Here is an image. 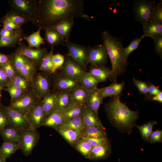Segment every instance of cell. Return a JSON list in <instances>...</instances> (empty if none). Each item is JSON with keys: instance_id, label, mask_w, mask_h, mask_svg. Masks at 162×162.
Listing matches in <instances>:
<instances>
[{"instance_id": "26", "label": "cell", "mask_w": 162, "mask_h": 162, "mask_svg": "<svg viewBox=\"0 0 162 162\" xmlns=\"http://www.w3.org/2000/svg\"><path fill=\"white\" fill-rule=\"evenodd\" d=\"M56 130L72 146H74L81 139L80 131L62 127H60Z\"/></svg>"}, {"instance_id": "43", "label": "cell", "mask_w": 162, "mask_h": 162, "mask_svg": "<svg viewBox=\"0 0 162 162\" xmlns=\"http://www.w3.org/2000/svg\"><path fill=\"white\" fill-rule=\"evenodd\" d=\"M81 154L89 158L93 146L89 143L81 138L74 146Z\"/></svg>"}, {"instance_id": "31", "label": "cell", "mask_w": 162, "mask_h": 162, "mask_svg": "<svg viewBox=\"0 0 162 162\" xmlns=\"http://www.w3.org/2000/svg\"><path fill=\"white\" fill-rule=\"evenodd\" d=\"M80 86L90 91L97 89L99 82L89 72H86L78 81Z\"/></svg>"}, {"instance_id": "19", "label": "cell", "mask_w": 162, "mask_h": 162, "mask_svg": "<svg viewBox=\"0 0 162 162\" xmlns=\"http://www.w3.org/2000/svg\"><path fill=\"white\" fill-rule=\"evenodd\" d=\"M82 116L85 127L105 128L99 117L96 116L85 104L83 106Z\"/></svg>"}, {"instance_id": "58", "label": "cell", "mask_w": 162, "mask_h": 162, "mask_svg": "<svg viewBox=\"0 0 162 162\" xmlns=\"http://www.w3.org/2000/svg\"><path fill=\"white\" fill-rule=\"evenodd\" d=\"M10 61L9 55L0 52V66Z\"/></svg>"}, {"instance_id": "40", "label": "cell", "mask_w": 162, "mask_h": 162, "mask_svg": "<svg viewBox=\"0 0 162 162\" xmlns=\"http://www.w3.org/2000/svg\"><path fill=\"white\" fill-rule=\"evenodd\" d=\"M9 83L27 92L30 88V82L25 77L17 73L13 80L10 82Z\"/></svg>"}, {"instance_id": "16", "label": "cell", "mask_w": 162, "mask_h": 162, "mask_svg": "<svg viewBox=\"0 0 162 162\" xmlns=\"http://www.w3.org/2000/svg\"><path fill=\"white\" fill-rule=\"evenodd\" d=\"M74 24V19H67L58 22L52 28L59 34L66 43L69 40L70 35Z\"/></svg>"}, {"instance_id": "55", "label": "cell", "mask_w": 162, "mask_h": 162, "mask_svg": "<svg viewBox=\"0 0 162 162\" xmlns=\"http://www.w3.org/2000/svg\"><path fill=\"white\" fill-rule=\"evenodd\" d=\"M23 33L21 29L20 30H10L3 28L0 30V38L15 35Z\"/></svg>"}, {"instance_id": "2", "label": "cell", "mask_w": 162, "mask_h": 162, "mask_svg": "<svg viewBox=\"0 0 162 162\" xmlns=\"http://www.w3.org/2000/svg\"><path fill=\"white\" fill-rule=\"evenodd\" d=\"M121 95L120 94L111 97L104 105L105 110L109 120L113 127L122 133L130 134L136 124L139 112L131 110L125 103H122L120 100Z\"/></svg>"}, {"instance_id": "38", "label": "cell", "mask_w": 162, "mask_h": 162, "mask_svg": "<svg viewBox=\"0 0 162 162\" xmlns=\"http://www.w3.org/2000/svg\"><path fill=\"white\" fill-rule=\"evenodd\" d=\"M25 36L23 33L15 35L2 37L0 38V48L14 47L19 44L23 40Z\"/></svg>"}, {"instance_id": "9", "label": "cell", "mask_w": 162, "mask_h": 162, "mask_svg": "<svg viewBox=\"0 0 162 162\" xmlns=\"http://www.w3.org/2000/svg\"><path fill=\"white\" fill-rule=\"evenodd\" d=\"M40 100L32 93L30 88L22 97L16 100L10 101L9 106L15 110L26 114Z\"/></svg>"}, {"instance_id": "45", "label": "cell", "mask_w": 162, "mask_h": 162, "mask_svg": "<svg viewBox=\"0 0 162 162\" xmlns=\"http://www.w3.org/2000/svg\"><path fill=\"white\" fill-rule=\"evenodd\" d=\"M145 37V36L142 34L140 37L136 38L132 40L127 47L124 48L123 54L126 59H128L129 55L137 49L141 40Z\"/></svg>"}, {"instance_id": "29", "label": "cell", "mask_w": 162, "mask_h": 162, "mask_svg": "<svg viewBox=\"0 0 162 162\" xmlns=\"http://www.w3.org/2000/svg\"><path fill=\"white\" fill-rule=\"evenodd\" d=\"M81 137L92 138H99L107 137L105 128L95 127H85L80 131Z\"/></svg>"}, {"instance_id": "46", "label": "cell", "mask_w": 162, "mask_h": 162, "mask_svg": "<svg viewBox=\"0 0 162 162\" xmlns=\"http://www.w3.org/2000/svg\"><path fill=\"white\" fill-rule=\"evenodd\" d=\"M133 82L138 89L139 92L142 94L145 95L147 99L148 97V82L140 81L133 78Z\"/></svg>"}, {"instance_id": "59", "label": "cell", "mask_w": 162, "mask_h": 162, "mask_svg": "<svg viewBox=\"0 0 162 162\" xmlns=\"http://www.w3.org/2000/svg\"><path fill=\"white\" fill-rule=\"evenodd\" d=\"M152 100L162 103V92L161 91L158 94L152 98Z\"/></svg>"}, {"instance_id": "52", "label": "cell", "mask_w": 162, "mask_h": 162, "mask_svg": "<svg viewBox=\"0 0 162 162\" xmlns=\"http://www.w3.org/2000/svg\"><path fill=\"white\" fill-rule=\"evenodd\" d=\"M3 27L10 30H14L21 29L20 27L13 21L4 16L2 20Z\"/></svg>"}, {"instance_id": "57", "label": "cell", "mask_w": 162, "mask_h": 162, "mask_svg": "<svg viewBox=\"0 0 162 162\" xmlns=\"http://www.w3.org/2000/svg\"><path fill=\"white\" fill-rule=\"evenodd\" d=\"M10 82L4 71L0 68V86L4 88L8 85Z\"/></svg>"}, {"instance_id": "15", "label": "cell", "mask_w": 162, "mask_h": 162, "mask_svg": "<svg viewBox=\"0 0 162 162\" xmlns=\"http://www.w3.org/2000/svg\"><path fill=\"white\" fill-rule=\"evenodd\" d=\"M59 72L79 81L86 71L85 69L73 62L67 54L64 64Z\"/></svg>"}, {"instance_id": "56", "label": "cell", "mask_w": 162, "mask_h": 162, "mask_svg": "<svg viewBox=\"0 0 162 162\" xmlns=\"http://www.w3.org/2000/svg\"><path fill=\"white\" fill-rule=\"evenodd\" d=\"M148 100H150L152 97L158 94L161 91L158 87L155 86L152 83L148 82Z\"/></svg>"}, {"instance_id": "34", "label": "cell", "mask_w": 162, "mask_h": 162, "mask_svg": "<svg viewBox=\"0 0 162 162\" xmlns=\"http://www.w3.org/2000/svg\"><path fill=\"white\" fill-rule=\"evenodd\" d=\"M40 28H38L37 31L34 32L29 36H25L23 40H25L27 42L28 47L30 48L35 47L36 49H40L41 44L44 43V39L41 36Z\"/></svg>"}, {"instance_id": "3", "label": "cell", "mask_w": 162, "mask_h": 162, "mask_svg": "<svg viewBox=\"0 0 162 162\" xmlns=\"http://www.w3.org/2000/svg\"><path fill=\"white\" fill-rule=\"evenodd\" d=\"M101 37L112 66L109 79L116 82L118 77L125 72L128 64L124 55L122 43L120 38L113 36L106 30L102 32Z\"/></svg>"}, {"instance_id": "14", "label": "cell", "mask_w": 162, "mask_h": 162, "mask_svg": "<svg viewBox=\"0 0 162 162\" xmlns=\"http://www.w3.org/2000/svg\"><path fill=\"white\" fill-rule=\"evenodd\" d=\"M48 52L45 47L39 49L29 48L24 43L21 42L19 44L15 52L27 57L38 66L42 58Z\"/></svg>"}, {"instance_id": "27", "label": "cell", "mask_w": 162, "mask_h": 162, "mask_svg": "<svg viewBox=\"0 0 162 162\" xmlns=\"http://www.w3.org/2000/svg\"><path fill=\"white\" fill-rule=\"evenodd\" d=\"M53 50L54 48H51L50 51L48 52L42 59L38 66L40 72L48 75L55 73L52 63Z\"/></svg>"}, {"instance_id": "32", "label": "cell", "mask_w": 162, "mask_h": 162, "mask_svg": "<svg viewBox=\"0 0 162 162\" xmlns=\"http://www.w3.org/2000/svg\"><path fill=\"white\" fill-rule=\"evenodd\" d=\"M0 134L4 141L18 143L20 137L19 132L10 125H9L0 132Z\"/></svg>"}, {"instance_id": "37", "label": "cell", "mask_w": 162, "mask_h": 162, "mask_svg": "<svg viewBox=\"0 0 162 162\" xmlns=\"http://www.w3.org/2000/svg\"><path fill=\"white\" fill-rule=\"evenodd\" d=\"M83 106L73 103L70 104L62 112L65 121L81 116Z\"/></svg>"}, {"instance_id": "36", "label": "cell", "mask_w": 162, "mask_h": 162, "mask_svg": "<svg viewBox=\"0 0 162 162\" xmlns=\"http://www.w3.org/2000/svg\"><path fill=\"white\" fill-rule=\"evenodd\" d=\"M9 55L10 61L16 73L24 64L32 60L24 55L15 52Z\"/></svg>"}, {"instance_id": "33", "label": "cell", "mask_w": 162, "mask_h": 162, "mask_svg": "<svg viewBox=\"0 0 162 162\" xmlns=\"http://www.w3.org/2000/svg\"><path fill=\"white\" fill-rule=\"evenodd\" d=\"M38 65L31 60L24 64L17 73L28 80L30 82L34 74L37 72Z\"/></svg>"}, {"instance_id": "44", "label": "cell", "mask_w": 162, "mask_h": 162, "mask_svg": "<svg viewBox=\"0 0 162 162\" xmlns=\"http://www.w3.org/2000/svg\"><path fill=\"white\" fill-rule=\"evenodd\" d=\"M3 89L7 91L9 94L10 98V101L17 99L22 97L28 92L18 87L14 86L10 84Z\"/></svg>"}, {"instance_id": "5", "label": "cell", "mask_w": 162, "mask_h": 162, "mask_svg": "<svg viewBox=\"0 0 162 162\" xmlns=\"http://www.w3.org/2000/svg\"><path fill=\"white\" fill-rule=\"evenodd\" d=\"M20 137L18 144L23 154L28 156L38 142L40 138L39 132L35 129H25L19 132Z\"/></svg>"}, {"instance_id": "50", "label": "cell", "mask_w": 162, "mask_h": 162, "mask_svg": "<svg viewBox=\"0 0 162 162\" xmlns=\"http://www.w3.org/2000/svg\"><path fill=\"white\" fill-rule=\"evenodd\" d=\"M5 72L10 82L13 79L16 73L10 61L0 66Z\"/></svg>"}, {"instance_id": "60", "label": "cell", "mask_w": 162, "mask_h": 162, "mask_svg": "<svg viewBox=\"0 0 162 162\" xmlns=\"http://www.w3.org/2000/svg\"><path fill=\"white\" fill-rule=\"evenodd\" d=\"M0 162H6V160H4L0 156Z\"/></svg>"}, {"instance_id": "42", "label": "cell", "mask_w": 162, "mask_h": 162, "mask_svg": "<svg viewBox=\"0 0 162 162\" xmlns=\"http://www.w3.org/2000/svg\"><path fill=\"white\" fill-rule=\"evenodd\" d=\"M157 123L155 121H152L148 122L141 126L136 124V127L139 130L141 134L142 138L147 141L151 133L152 132L154 126Z\"/></svg>"}, {"instance_id": "47", "label": "cell", "mask_w": 162, "mask_h": 162, "mask_svg": "<svg viewBox=\"0 0 162 162\" xmlns=\"http://www.w3.org/2000/svg\"><path fill=\"white\" fill-rule=\"evenodd\" d=\"M150 19L162 24V2L155 4L152 11Z\"/></svg>"}, {"instance_id": "49", "label": "cell", "mask_w": 162, "mask_h": 162, "mask_svg": "<svg viewBox=\"0 0 162 162\" xmlns=\"http://www.w3.org/2000/svg\"><path fill=\"white\" fill-rule=\"evenodd\" d=\"M81 138L89 143L93 147L105 145L110 143L107 137L92 138L81 137Z\"/></svg>"}, {"instance_id": "23", "label": "cell", "mask_w": 162, "mask_h": 162, "mask_svg": "<svg viewBox=\"0 0 162 162\" xmlns=\"http://www.w3.org/2000/svg\"><path fill=\"white\" fill-rule=\"evenodd\" d=\"M92 91L88 90L80 86L71 90L70 98L73 103L83 106Z\"/></svg>"}, {"instance_id": "12", "label": "cell", "mask_w": 162, "mask_h": 162, "mask_svg": "<svg viewBox=\"0 0 162 162\" xmlns=\"http://www.w3.org/2000/svg\"><path fill=\"white\" fill-rule=\"evenodd\" d=\"M108 55L105 46L97 44L93 47H88V60L91 66L104 65L107 61Z\"/></svg>"}, {"instance_id": "61", "label": "cell", "mask_w": 162, "mask_h": 162, "mask_svg": "<svg viewBox=\"0 0 162 162\" xmlns=\"http://www.w3.org/2000/svg\"><path fill=\"white\" fill-rule=\"evenodd\" d=\"M2 96V93H1V91H0V108L1 107V106L0 104V102H1V98Z\"/></svg>"}, {"instance_id": "62", "label": "cell", "mask_w": 162, "mask_h": 162, "mask_svg": "<svg viewBox=\"0 0 162 162\" xmlns=\"http://www.w3.org/2000/svg\"><path fill=\"white\" fill-rule=\"evenodd\" d=\"M4 88L0 86V91H2V90Z\"/></svg>"}, {"instance_id": "54", "label": "cell", "mask_w": 162, "mask_h": 162, "mask_svg": "<svg viewBox=\"0 0 162 162\" xmlns=\"http://www.w3.org/2000/svg\"><path fill=\"white\" fill-rule=\"evenodd\" d=\"M154 43V50L156 53L161 58L162 56V35L152 38Z\"/></svg>"}, {"instance_id": "30", "label": "cell", "mask_w": 162, "mask_h": 162, "mask_svg": "<svg viewBox=\"0 0 162 162\" xmlns=\"http://www.w3.org/2000/svg\"><path fill=\"white\" fill-rule=\"evenodd\" d=\"M111 146L110 143L93 147L89 158L100 159L105 158L110 153Z\"/></svg>"}, {"instance_id": "18", "label": "cell", "mask_w": 162, "mask_h": 162, "mask_svg": "<svg viewBox=\"0 0 162 162\" xmlns=\"http://www.w3.org/2000/svg\"><path fill=\"white\" fill-rule=\"evenodd\" d=\"M125 85L124 81L120 83L113 82L110 85L101 88H97L100 95L104 99L119 94L123 91Z\"/></svg>"}, {"instance_id": "51", "label": "cell", "mask_w": 162, "mask_h": 162, "mask_svg": "<svg viewBox=\"0 0 162 162\" xmlns=\"http://www.w3.org/2000/svg\"><path fill=\"white\" fill-rule=\"evenodd\" d=\"M10 125L9 118L2 107L0 108V132L6 127Z\"/></svg>"}, {"instance_id": "17", "label": "cell", "mask_w": 162, "mask_h": 162, "mask_svg": "<svg viewBox=\"0 0 162 162\" xmlns=\"http://www.w3.org/2000/svg\"><path fill=\"white\" fill-rule=\"evenodd\" d=\"M65 122L62 112L56 110L45 118L42 126L49 127L57 130Z\"/></svg>"}, {"instance_id": "22", "label": "cell", "mask_w": 162, "mask_h": 162, "mask_svg": "<svg viewBox=\"0 0 162 162\" xmlns=\"http://www.w3.org/2000/svg\"><path fill=\"white\" fill-rule=\"evenodd\" d=\"M143 34L146 37H149L152 38L162 35V24L150 19L143 25Z\"/></svg>"}, {"instance_id": "41", "label": "cell", "mask_w": 162, "mask_h": 162, "mask_svg": "<svg viewBox=\"0 0 162 162\" xmlns=\"http://www.w3.org/2000/svg\"><path fill=\"white\" fill-rule=\"evenodd\" d=\"M5 16L20 27L32 20L31 18L17 13L11 10L8 11Z\"/></svg>"}, {"instance_id": "11", "label": "cell", "mask_w": 162, "mask_h": 162, "mask_svg": "<svg viewBox=\"0 0 162 162\" xmlns=\"http://www.w3.org/2000/svg\"><path fill=\"white\" fill-rule=\"evenodd\" d=\"M30 128L36 130L41 126L45 118L40 99L26 113Z\"/></svg>"}, {"instance_id": "10", "label": "cell", "mask_w": 162, "mask_h": 162, "mask_svg": "<svg viewBox=\"0 0 162 162\" xmlns=\"http://www.w3.org/2000/svg\"><path fill=\"white\" fill-rule=\"evenodd\" d=\"M2 107L9 118L10 125L18 132L30 128L26 114L15 110L9 106Z\"/></svg>"}, {"instance_id": "39", "label": "cell", "mask_w": 162, "mask_h": 162, "mask_svg": "<svg viewBox=\"0 0 162 162\" xmlns=\"http://www.w3.org/2000/svg\"><path fill=\"white\" fill-rule=\"evenodd\" d=\"M85 127L82 115L65 122L61 127L80 131Z\"/></svg>"}, {"instance_id": "35", "label": "cell", "mask_w": 162, "mask_h": 162, "mask_svg": "<svg viewBox=\"0 0 162 162\" xmlns=\"http://www.w3.org/2000/svg\"><path fill=\"white\" fill-rule=\"evenodd\" d=\"M19 149L18 143L4 141L0 147V156L6 160Z\"/></svg>"}, {"instance_id": "13", "label": "cell", "mask_w": 162, "mask_h": 162, "mask_svg": "<svg viewBox=\"0 0 162 162\" xmlns=\"http://www.w3.org/2000/svg\"><path fill=\"white\" fill-rule=\"evenodd\" d=\"M9 3L11 10L32 19L35 9L36 0H10Z\"/></svg>"}, {"instance_id": "6", "label": "cell", "mask_w": 162, "mask_h": 162, "mask_svg": "<svg viewBox=\"0 0 162 162\" xmlns=\"http://www.w3.org/2000/svg\"><path fill=\"white\" fill-rule=\"evenodd\" d=\"M65 45L68 56L73 62L85 70L88 64V47L73 43L70 40L66 43Z\"/></svg>"}, {"instance_id": "20", "label": "cell", "mask_w": 162, "mask_h": 162, "mask_svg": "<svg viewBox=\"0 0 162 162\" xmlns=\"http://www.w3.org/2000/svg\"><path fill=\"white\" fill-rule=\"evenodd\" d=\"M97 88L91 92L85 104L96 116L99 117V109L100 105L103 103V98L99 94Z\"/></svg>"}, {"instance_id": "63", "label": "cell", "mask_w": 162, "mask_h": 162, "mask_svg": "<svg viewBox=\"0 0 162 162\" xmlns=\"http://www.w3.org/2000/svg\"></svg>"}, {"instance_id": "28", "label": "cell", "mask_w": 162, "mask_h": 162, "mask_svg": "<svg viewBox=\"0 0 162 162\" xmlns=\"http://www.w3.org/2000/svg\"><path fill=\"white\" fill-rule=\"evenodd\" d=\"M44 31L45 40L51 48L58 45H65V41L52 28H47Z\"/></svg>"}, {"instance_id": "24", "label": "cell", "mask_w": 162, "mask_h": 162, "mask_svg": "<svg viewBox=\"0 0 162 162\" xmlns=\"http://www.w3.org/2000/svg\"><path fill=\"white\" fill-rule=\"evenodd\" d=\"M99 82H105L109 78L111 70L104 65L91 66L88 72Z\"/></svg>"}, {"instance_id": "8", "label": "cell", "mask_w": 162, "mask_h": 162, "mask_svg": "<svg viewBox=\"0 0 162 162\" xmlns=\"http://www.w3.org/2000/svg\"><path fill=\"white\" fill-rule=\"evenodd\" d=\"M52 74L53 76H51V87L53 91H71L80 86L78 81L70 76L56 71Z\"/></svg>"}, {"instance_id": "1", "label": "cell", "mask_w": 162, "mask_h": 162, "mask_svg": "<svg viewBox=\"0 0 162 162\" xmlns=\"http://www.w3.org/2000/svg\"><path fill=\"white\" fill-rule=\"evenodd\" d=\"M35 10L32 17L33 25L44 30L67 19L83 17L85 14L82 0H36Z\"/></svg>"}, {"instance_id": "7", "label": "cell", "mask_w": 162, "mask_h": 162, "mask_svg": "<svg viewBox=\"0 0 162 162\" xmlns=\"http://www.w3.org/2000/svg\"><path fill=\"white\" fill-rule=\"evenodd\" d=\"M155 4L154 2L148 0H135L133 10L136 20L142 26L145 24L150 19Z\"/></svg>"}, {"instance_id": "4", "label": "cell", "mask_w": 162, "mask_h": 162, "mask_svg": "<svg viewBox=\"0 0 162 162\" xmlns=\"http://www.w3.org/2000/svg\"><path fill=\"white\" fill-rule=\"evenodd\" d=\"M42 72H37L31 82L30 90L38 98L42 99L51 92V76Z\"/></svg>"}, {"instance_id": "21", "label": "cell", "mask_w": 162, "mask_h": 162, "mask_svg": "<svg viewBox=\"0 0 162 162\" xmlns=\"http://www.w3.org/2000/svg\"><path fill=\"white\" fill-rule=\"evenodd\" d=\"M57 92L53 91L41 99L42 107L45 118L56 110Z\"/></svg>"}, {"instance_id": "25", "label": "cell", "mask_w": 162, "mask_h": 162, "mask_svg": "<svg viewBox=\"0 0 162 162\" xmlns=\"http://www.w3.org/2000/svg\"><path fill=\"white\" fill-rule=\"evenodd\" d=\"M70 91L64 90L57 92V110L63 112L73 103L70 97Z\"/></svg>"}, {"instance_id": "48", "label": "cell", "mask_w": 162, "mask_h": 162, "mask_svg": "<svg viewBox=\"0 0 162 162\" xmlns=\"http://www.w3.org/2000/svg\"><path fill=\"white\" fill-rule=\"evenodd\" d=\"M65 60V56L60 54L53 55L52 63L53 69L55 72L61 69L63 66Z\"/></svg>"}, {"instance_id": "53", "label": "cell", "mask_w": 162, "mask_h": 162, "mask_svg": "<svg viewBox=\"0 0 162 162\" xmlns=\"http://www.w3.org/2000/svg\"><path fill=\"white\" fill-rule=\"evenodd\" d=\"M147 142L151 144L162 142V130L157 129L152 131L149 136Z\"/></svg>"}]
</instances>
